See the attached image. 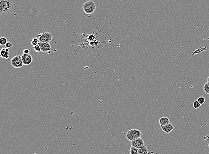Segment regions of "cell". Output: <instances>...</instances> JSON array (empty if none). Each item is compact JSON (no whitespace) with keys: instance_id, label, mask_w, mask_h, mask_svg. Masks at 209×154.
Wrapping results in <instances>:
<instances>
[{"instance_id":"9c48e42d","label":"cell","mask_w":209,"mask_h":154,"mask_svg":"<svg viewBox=\"0 0 209 154\" xmlns=\"http://www.w3.org/2000/svg\"><path fill=\"white\" fill-rule=\"evenodd\" d=\"M162 131L166 134H169L172 132L174 129V126L170 123L165 126H161Z\"/></svg>"},{"instance_id":"5b68a950","label":"cell","mask_w":209,"mask_h":154,"mask_svg":"<svg viewBox=\"0 0 209 154\" xmlns=\"http://www.w3.org/2000/svg\"><path fill=\"white\" fill-rule=\"evenodd\" d=\"M11 64L15 68H20L23 66V64L21 56L20 55L15 56L11 60Z\"/></svg>"},{"instance_id":"2e32d148","label":"cell","mask_w":209,"mask_h":154,"mask_svg":"<svg viewBox=\"0 0 209 154\" xmlns=\"http://www.w3.org/2000/svg\"><path fill=\"white\" fill-rule=\"evenodd\" d=\"M7 40L5 37H1L0 39V45H5L7 42Z\"/></svg>"},{"instance_id":"6da1fadb","label":"cell","mask_w":209,"mask_h":154,"mask_svg":"<svg viewBox=\"0 0 209 154\" xmlns=\"http://www.w3.org/2000/svg\"><path fill=\"white\" fill-rule=\"evenodd\" d=\"M14 4L12 0H0V13L6 15L12 12Z\"/></svg>"},{"instance_id":"277c9868","label":"cell","mask_w":209,"mask_h":154,"mask_svg":"<svg viewBox=\"0 0 209 154\" xmlns=\"http://www.w3.org/2000/svg\"><path fill=\"white\" fill-rule=\"evenodd\" d=\"M40 42L42 43H49L53 39V36L51 33L49 32L40 33L37 35Z\"/></svg>"},{"instance_id":"4fadbf2b","label":"cell","mask_w":209,"mask_h":154,"mask_svg":"<svg viewBox=\"0 0 209 154\" xmlns=\"http://www.w3.org/2000/svg\"><path fill=\"white\" fill-rule=\"evenodd\" d=\"M8 55V52H7L5 50V48H2L0 49V56L2 58H5L6 56Z\"/></svg>"},{"instance_id":"44dd1931","label":"cell","mask_w":209,"mask_h":154,"mask_svg":"<svg viewBox=\"0 0 209 154\" xmlns=\"http://www.w3.org/2000/svg\"><path fill=\"white\" fill-rule=\"evenodd\" d=\"M29 50L28 49H24L23 53L24 54H29Z\"/></svg>"},{"instance_id":"7402d4cb","label":"cell","mask_w":209,"mask_h":154,"mask_svg":"<svg viewBox=\"0 0 209 154\" xmlns=\"http://www.w3.org/2000/svg\"><path fill=\"white\" fill-rule=\"evenodd\" d=\"M9 58V55H8L6 56V57H5V59H8Z\"/></svg>"},{"instance_id":"8992f818","label":"cell","mask_w":209,"mask_h":154,"mask_svg":"<svg viewBox=\"0 0 209 154\" xmlns=\"http://www.w3.org/2000/svg\"><path fill=\"white\" fill-rule=\"evenodd\" d=\"M131 146L138 149L142 148L145 145L144 140L141 138H137L131 141Z\"/></svg>"},{"instance_id":"7a4b0ae2","label":"cell","mask_w":209,"mask_h":154,"mask_svg":"<svg viewBox=\"0 0 209 154\" xmlns=\"http://www.w3.org/2000/svg\"><path fill=\"white\" fill-rule=\"evenodd\" d=\"M82 7L84 12L87 14L93 13L96 9L95 3L91 0H89L84 3Z\"/></svg>"},{"instance_id":"3957f363","label":"cell","mask_w":209,"mask_h":154,"mask_svg":"<svg viewBox=\"0 0 209 154\" xmlns=\"http://www.w3.org/2000/svg\"><path fill=\"white\" fill-rule=\"evenodd\" d=\"M141 136L142 133L141 131L137 129L130 130L127 132L126 134L127 138L130 141L137 138H141Z\"/></svg>"},{"instance_id":"ac0fdd59","label":"cell","mask_w":209,"mask_h":154,"mask_svg":"<svg viewBox=\"0 0 209 154\" xmlns=\"http://www.w3.org/2000/svg\"><path fill=\"white\" fill-rule=\"evenodd\" d=\"M4 46H5V48H7V49H8L10 50L13 47V45H12V43L11 41H7V42L6 43L5 45Z\"/></svg>"},{"instance_id":"7c38bea8","label":"cell","mask_w":209,"mask_h":154,"mask_svg":"<svg viewBox=\"0 0 209 154\" xmlns=\"http://www.w3.org/2000/svg\"><path fill=\"white\" fill-rule=\"evenodd\" d=\"M39 42V40L37 36L36 37H33V38L32 39L31 42V45L33 47L36 45H38Z\"/></svg>"},{"instance_id":"603a6c76","label":"cell","mask_w":209,"mask_h":154,"mask_svg":"<svg viewBox=\"0 0 209 154\" xmlns=\"http://www.w3.org/2000/svg\"><path fill=\"white\" fill-rule=\"evenodd\" d=\"M207 81H208V82H209V76L208 77V78H207Z\"/></svg>"},{"instance_id":"e0dca14e","label":"cell","mask_w":209,"mask_h":154,"mask_svg":"<svg viewBox=\"0 0 209 154\" xmlns=\"http://www.w3.org/2000/svg\"><path fill=\"white\" fill-rule=\"evenodd\" d=\"M201 104L199 103L198 100L195 101L193 103V107L195 109H198L201 107Z\"/></svg>"},{"instance_id":"52a82bcc","label":"cell","mask_w":209,"mask_h":154,"mask_svg":"<svg viewBox=\"0 0 209 154\" xmlns=\"http://www.w3.org/2000/svg\"><path fill=\"white\" fill-rule=\"evenodd\" d=\"M39 45L41 51L44 53H46L48 54H50L51 53V47L49 43H42L41 42H39L38 44Z\"/></svg>"},{"instance_id":"5bb4252c","label":"cell","mask_w":209,"mask_h":154,"mask_svg":"<svg viewBox=\"0 0 209 154\" xmlns=\"http://www.w3.org/2000/svg\"><path fill=\"white\" fill-rule=\"evenodd\" d=\"M203 90L206 94L209 95V82H207L205 83L203 86Z\"/></svg>"},{"instance_id":"d6986e66","label":"cell","mask_w":209,"mask_h":154,"mask_svg":"<svg viewBox=\"0 0 209 154\" xmlns=\"http://www.w3.org/2000/svg\"><path fill=\"white\" fill-rule=\"evenodd\" d=\"M198 101L201 104V105H203L205 102V99L204 97H201L198 99Z\"/></svg>"},{"instance_id":"9a60e30c","label":"cell","mask_w":209,"mask_h":154,"mask_svg":"<svg viewBox=\"0 0 209 154\" xmlns=\"http://www.w3.org/2000/svg\"><path fill=\"white\" fill-rule=\"evenodd\" d=\"M138 149L135 147L132 146L130 149V154H138Z\"/></svg>"},{"instance_id":"8fae6325","label":"cell","mask_w":209,"mask_h":154,"mask_svg":"<svg viewBox=\"0 0 209 154\" xmlns=\"http://www.w3.org/2000/svg\"><path fill=\"white\" fill-rule=\"evenodd\" d=\"M137 154H148V149L145 145L142 148L138 149Z\"/></svg>"},{"instance_id":"ffe728a7","label":"cell","mask_w":209,"mask_h":154,"mask_svg":"<svg viewBox=\"0 0 209 154\" xmlns=\"http://www.w3.org/2000/svg\"><path fill=\"white\" fill-rule=\"evenodd\" d=\"M33 49L35 50V51L37 53H39L41 51V49L40 47L38 45H36L35 46H33Z\"/></svg>"},{"instance_id":"30bf717a","label":"cell","mask_w":209,"mask_h":154,"mask_svg":"<svg viewBox=\"0 0 209 154\" xmlns=\"http://www.w3.org/2000/svg\"><path fill=\"white\" fill-rule=\"evenodd\" d=\"M159 123L160 126H165L170 124V122L168 117H163L160 119Z\"/></svg>"},{"instance_id":"ba28073f","label":"cell","mask_w":209,"mask_h":154,"mask_svg":"<svg viewBox=\"0 0 209 154\" xmlns=\"http://www.w3.org/2000/svg\"><path fill=\"white\" fill-rule=\"evenodd\" d=\"M23 64L25 66L29 65L33 62V58L30 54H23L21 56Z\"/></svg>"}]
</instances>
